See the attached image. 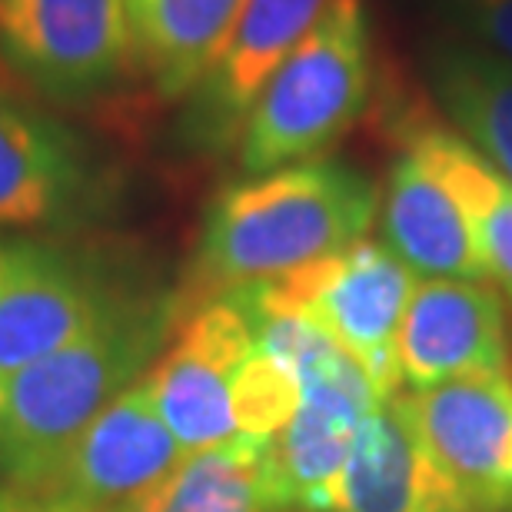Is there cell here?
Returning <instances> with one entry per match:
<instances>
[{
    "label": "cell",
    "instance_id": "obj_1",
    "mask_svg": "<svg viewBox=\"0 0 512 512\" xmlns=\"http://www.w3.org/2000/svg\"><path fill=\"white\" fill-rule=\"evenodd\" d=\"M376 213V183L340 160H306L230 183L203 217L193 290L210 300L233 286L290 276L366 240Z\"/></svg>",
    "mask_w": 512,
    "mask_h": 512
},
{
    "label": "cell",
    "instance_id": "obj_2",
    "mask_svg": "<svg viewBox=\"0 0 512 512\" xmlns=\"http://www.w3.org/2000/svg\"><path fill=\"white\" fill-rule=\"evenodd\" d=\"M180 323V300L130 293L94 330L0 386V486L30 489L77 436L153 370Z\"/></svg>",
    "mask_w": 512,
    "mask_h": 512
},
{
    "label": "cell",
    "instance_id": "obj_3",
    "mask_svg": "<svg viewBox=\"0 0 512 512\" xmlns=\"http://www.w3.org/2000/svg\"><path fill=\"white\" fill-rule=\"evenodd\" d=\"M373 94V34L363 0H333L283 60L240 130L247 177L320 160L363 117Z\"/></svg>",
    "mask_w": 512,
    "mask_h": 512
},
{
    "label": "cell",
    "instance_id": "obj_4",
    "mask_svg": "<svg viewBox=\"0 0 512 512\" xmlns=\"http://www.w3.org/2000/svg\"><path fill=\"white\" fill-rule=\"evenodd\" d=\"M114 173L77 127L0 84V230L70 233L104 217Z\"/></svg>",
    "mask_w": 512,
    "mask_h": 512
},
{
    "label": "cell",
    "instance_id": "obj_5",
    "mask_svg": "<svg viewBox=\"0 0 512 512\" xmlns=\"http://www.w3.org/2000/svg\"><path fill=\"white\" fill-rule=\"evenodd\" d=\"M0 57L47 104L80 107L133 67L124 0H0Z\"/></svg>",
    "mask_w": 512,
    "mask_h": 512
},
{
    "label": "cell",
    "instance_id": "obj_6",
    "mask_svg": "<svg viewBox=\"0 0 512 512\" xmlns=\"http://www.w3.org/2000/svg\"><path fill=\"white\" fill-rule=\"evenodd\" d=\"M416 273L386 247L360 240L273 280L276 293L313 316L373 380L383 399L399 396V326L416 293Z\"/></svg>",
    "mask_w": 512,
    "mask_h": 512
},
{
    "label": "cell",
    "instance_id": "obj_7",
    "mask_svg": "<svg viewBox=\"0 0 512 512\" xmlns=\"http://www.w3.org/2000/svg\"><path fill=\"white\" fill-rule=\"evenodd\" d=\"M127 296L84 253L40 237H0V386L94 330Z\"/></svg>",
    "mask_w": 512,
    "mask_h": 512
},
{
    "label": "cell",
    "instance_id": "obj_8",
    "mask_svg": "<svg viewBox=\"0 0 512 512\" xmlns=\"http://www.w3.org/2000/svg\"><path fill=\"white\" fill-rule=\"evenodd\" d=\"M187 453L173 439L143 376L120 393L27 493L54 512H140Z\"/></svg>",
    "mask_w": 512,
    "mask_h": 512
},
{
    "label": "cell",
    "instance_id": "obj_9",
    "mask_svg": "<svg viewBox=\"0 0 512 512\" xmlns=\"http://www.w3.org/2000/svg\"><path fill=\"white\" fill-rule=\"evenodd\" d=\"M256 350L247 313L230 293L203 300L147 373L153 403L187 456L240 436L237 380Z\"/></svg>",
    "mask_w": 512,
    "mask_h": 512
},
{
    "label": "cell",
    "instance_id": "obj_10",
    "mask_svg": "<svg viewBox=\"0 0 512 512\" xmlns=\"http://www.w3.org/2000/svg\"><path fill=\"white\" fill-rule=\"evenodd\" d=\"M416 429L473 512H512V380L466 376L406 396Z\"/></svg>",
    "mask_w": 512,
    "mask_h": 512
},
{
    "label": "cell",
    "instance_id": "obj_11",
    "mask_svg": "<svg viewBox=\"0 0 512 512\" xmlns=\"http://www.w3.org/2000/svg\"><path fill=\"white\" fill-rule=\"evenodd\" d=\"M333 0H247L207 77L190 90L180 133L197 150H227L240 140L256 97L303 44Z\"/></svg>",
    "mask_w": 512,
    "mask_h": 512
},
{
    "label": "cell",
    "instance_id": "obj_12",
    "mask_svg": "<svg viewBox=\"0 0 512 512\" xmlns=\"http://www.w3.org/2000/svg\"><path fill=\"white\" fill-rule=\"evenodd\" d=\"M509 336L499 290L469 280H419L399 326L403 383L433 389L466 376L506 373Z\"/></svg>",
    "mask_w": 512,
    "mask_h": 512
},
{
    "label": "cell",
    "instance_id": "obj_13",
    "mask_svg": "<svg viewBox=\"0 0 512 512\" xmlns=\"http://www.w3.org/2000/svg\"><path fill=\"white\" fill-rule=\"evenodd\" d=\"M333 512H473L416 429L406 396L383 399L356 429Z\"/></svg>",
    "mask_w": 512,
    "mask_h": 512
},
{
    "label": "cell",
    "instance_id": "obj_14",
    "mask_svg": "<svg viewBox=\"0 0 512 512\" xmlns=\"http://www.w3.org/2000/svg\"><path fill=\"white\" fill-rule=\"evenodd\" d=\"M380 227L386 247L426 280H489L466 210L409 147L386 173Z\"/></svg>",
    "mask_w": 512,
    "mask_h": 512
},
{
    "label": "cell",
    "instance_id": "obj_15",
    "mask_svg": "<svg viewBox=\"0 0 512 512\" xmlns=\"http://www.w3.org/2000/svg\"><path fill=\"white\" fill-rule=\"evenodd\" d=\"M247 0H124L140 67L163 100L190 97L233 34Z\"/></svg>",
    "mask_w": 512,
    "mask_h": 512
},
{
    "label": "cell",
    "instance_id": "obj_16",
    "mask_svg": "<svg viewBox=\"0 0 512 512\" xmlns=\"http://www.w3.org/2000/svg\"><path fill=\"white\" fill-rule=\"evenodd\" d=\"M426 64L449 124L512 180V64L479 44H436Z\"/></svg>",
    "mask_w": 512,
    "mask_h": 512
},
{
    "label": "cell",
    "instance_id": "obj_17",
    "mask_svg": "<svg viewBox=\"0 0 512 512\" xmlns=\"http://www.w3.org/2000/svg\"><path fill=\"white\" fill-rule=\"evenodd\" d=\"M459 200L473 223L486 276L512 300V180L503 177L473 143L456 130L419 127L406 143Z\"/></svg>",
    "mask_w": 512,
    "mask_h": 512
},
{
    "label": "cell",
    "instance_id": "obj_18",
    "mask_svg": "<svg viewBox=\"0 0 512 512\" xmlns=\"http://www.w3.org/2000/svg\"><path fill=\"white\" fill-rule=\"evenodd\" d=\"M140 512H286L270 476V439L237 436L187 456Z\"/></svg>",
    "mask_w": 512,
    "mask_h": 512
},
{
    "label": "cell",
    "instance_id": "obj_19",
    "mask_svg": "<svg viewBox=\"0 0 512 512\" xmlns=\"http://www.w3.org/2000/svg\"><path fill=\"white\" fill-rule=\"evenodd\" d=\"M453 4L476 44L512 64V0H453Z\"/></svg>",
    "mask_w": 512,
    "mask_h": 512
},
{
    "label": "cell",
    "instance_id": "obj_20",
    "mask_svg": "<svg viewBox=\"0 0 512 512\" xmlns=\"http://www.w3.org/2000/svg\"><path fill=\"white\" fill-rule=\"evenodd\" d=\"M0 512H54V509L40 503L37 496H30L27 489L0 486Z\"/></svg>",
    "mask_w": 512,
    "mask_h": 512
}]
</instances>
